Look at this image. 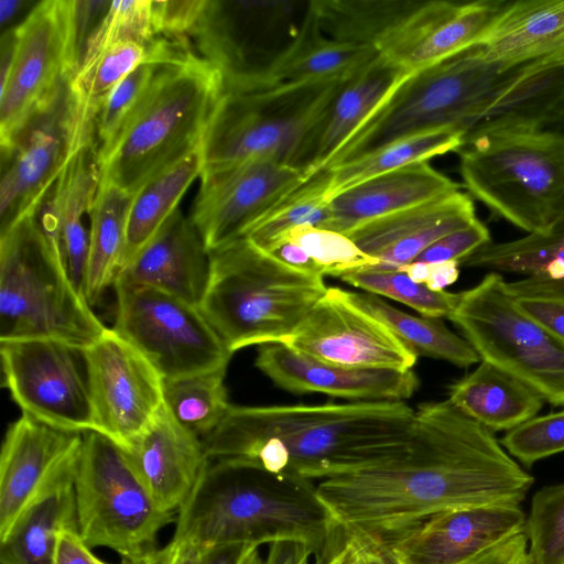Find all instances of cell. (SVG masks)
I'll return each instance as SVG.
<instances>
[{"mask_svg": "<svg viewBox=\"0 0 564 564\" xmlns=\"http://www.w3.org/2000/svg\"><path fill=\"white\" fill-rule=\"evenodd\" d=\"M448 318L481 360L564 406V343L518 306L500 273L462 292Z\"/></svg>", "mask_w": 564, "mask_h": 564, "instance_id": "11", "label": "cell"}, {"mask_svg": "<svg viewBox=\"0 0 564 564\" xmlns=\"http://www.w3.org/2000/svg\"><path fill=\"white\" fill-rule=\"evenodd\" d=\"M159 37L153 0L110 1L84 45L78 68L116 42L131 39L150 43Z\"/></svg>", "mask_w": 564, "mask_h": 564, "instance_id": "43", "label": "cell"}, {"mask_svg": "<svg viewBox=\"0 0 564 564\" xmlns=\"http://www.w3.org/2000/svg\"><path fill=\"white\" fill-rule=\"evenodd\" d=\"M9 75L0 84V145L8 149L78 68L75 0L37 2L15 28Z\"/></svg>", "mask_w": 564, "mask_h": 564, "instance_id": "12", "label": "cell"}, {"mask_svg": "<svg viewBox=\"0 0 564 564\" xmlns=\"http://www.w3.org/2000/svg\"><path fill=\"white\" fill-rule=\"evenodd\" d=\"M113 329L156 368L164 380L227 369L232 354L199 306L167 292L115 282Z\"/></svg>", "mask_w": 564, "mask_h": 564, "instance_id": "13", "label": "cell"}, {"mask_svg": "<svg viewBox=\"0 0 564 564\" xmlns=\"http://www.w3.org/2000/svg\"><path fill=\"white\" fill-rule=\"evenodd\" d=\"M227 369L164 380V404L171 415L202 440L223 421L231 404L225 386Z\"/></svg>", "mask_w": 564, "mask_h": 564, "instance_id": "41", "label": "cell"}, {"mask_svg": "<svg viewBox=\"0 0 564 564\" xmlns=\"http://www.w3.org/2000/svg\"><path fill=\"white\" fill-rule=\"evenodd\" d=\"M312 174L265 158L202 173L188 218L212 252L243 238Z\"/></svg>", "mask_w": 564, "mask_h": 564, "instance_id": "15", "label": "cell"}, {"mask_svg": "<svg viewBox=\"0 0 564 564\" xmlns=\"http://www.w3.org/2000/svg\"><path fill=\"white\" fill-rule=\"evenodd\" d=\"M460 264L523 275V279L507 282L513 297H564V223L546 234H529L511 241L489 242Z\"/></svg>", "mask_w": 564, "mask_h": 564, "instance_id": "31", "label": "cell"}, {"mask_svg": "<svg viewBox=\"0 0 564 564\" xmlns=\"http://www.w3.org/2000/svg\"><path fill=\"white\" fill-rule=\"evenodd\" d=\"M505 2L420 1L377 52L408 73L427 67L477 44Z\"/></svg>", "mask_w": 564, "mask_h": 564, "instance_id": "21", "label": "cell"}, {"mask_svg": "<svg viewBox=\"0 0 564 564\" xmlns=\"http://www.w3.org/2000/svg\"><path fill=\"white\" fill-rule=\"evenodd\" d=\"M408 276L416 283L424 284L427 276V263L412 262L400 268Z\"/></svg>", "mask_w": 564, "mask_h": 564, "instance_id": "59", "label": "cell"}, {"mask_svg": "<svg viewBox=\"0 0 564 564\" xmlns=\"http://www.w3.org/2000/svg\"><path fill=\"white\" fill-rule=\"evenodd\" d=\"M147 63L127 75L112 90L98 113L95 128L97 152L108 148L144 96L158 67Z\"/></svg>", "mask_w": 564, "mask_h": 564, "instance_id": "46", "label": "cell"}, {"mask_svg": "<svg viewBox=\"0 0 564 564\" xmlns=\"http://www.w3.org/2000/svg\"><path fill=\"white\" fill-rule=\"evenodd\" d=\"M350 534L358 564H401L388 543L377 534L358 529H345Z\"/></svg>", "mask_w": 564, "mask_h": 564, "instance_id": "52", "label": "cell"}, {"mask_svg": "<svg viewBox=\"0 0 564 564\" xmlns=\"http://www.w3.org/2000/svg\"><path fill=\"white\" fill-rule=\"evenodd\" d=\"M191 54L187 44L178 39L161 36L150 43L128 39L83 64L67 83L74 153L95 143L98 113L127 75L147 63L169 64Z\"/></svg>", "mask_w": 564, "mask_h": 564, "instance_id": "26", "label": "cell"}, {"mask_svg": "<svg viewBox=\"0 0 564 564\" xmlns=\"http://www.w3.org/2000/svg\"><path fill=\"white\" fill-rule=\"evenodd\" d=\"M124 451L150 496L165 512L180 509L209 460L203 440L182 426L165 404Z\"/></svg>", "mask_w": 564, "mask_h": 564, "instance_id": "25", "label": "cell"}, {"mask_svg": "<svg viewBox=\"0 0 564 564\" xmlns=\"http://www.w3.org/2000/svg\"><path fill=\"white\" fill-rule=\"evenodd\" d=\"M477 219L470 195L460 191L357 225L346 235L381 270H398L443 236Z\"/></svg>", "mask_w": 564, "mask_h": 564, "instance_id": "23", "label": "cell"}, {"mask_svg": "<svg viewBox=\"0 0 564 564\" xmlns=\"http://www.w3.org/2000/svg\"><path fill=\"white\" fill-rule=\"evenodd\" d=\"M74 486L83 540L90 549L116 551L126 563L155 551L158 533L173 521V512L156 506L126 451L100 433H83Z\"/></svg>", "mask_w": 564, "mask_h": 564, "instance_id": "10", "label": "cell"}, {"mask_svg": "<svg viewBox=\"0 0 564 564\" xmlns=\"http://www.w3.org/2000/svg\"><path fill=\"white\" fill-rule=\"evenodd\" d=\"M459 191V185L427 162L365 180L328 198L332 229L346 234L365 221Z\"/></svg>", "mask_w": 564, "mask_h": 564, "instance_id": "29", "label": "cell"}, {"mask_svg": "<svg viewBox=\"0 0 564 564\" xmlns=\"http://www.w3.org/2000/svg\"><path fill=\"white\" fill-rule=\"evenodd\" d=\"M415 410L404 401L232 405L203 444L209 460L326 479L387 460L408 445Z\"/></svg>", "mask_w": 564, "mask_h": 564, "instance_id": "2", "label": "cell"}, {"mask_svg": "<svg viewBox=\"0 0 564 564\" xmlns=\"http://www.w3.org/2000/svg\"><path fill=\"white\" fill-rule=\"evenodd\" d=\"M518 306L564 343V297L518 296Z\"/></svg>", "mask_w": 564, "mask_h": 564, "instance_id": "49", "label": "cell"}, {"mask_svg": "<svg viewBox=\"0 0 564 564\" xmlns=\"http://www.w3.org/2000/svg\"><path fill=\"white\" fill-rule=\"evenodd\" d=\"M447 400L492 432L510 431L534 417L545 401L534 389L485 360L451 384Z\"/></svg>", "mask_w": 564, "mask_h": 564, "instance_id": "33", "label": "cell"}, {"mask_svg": "<svg viewBox=\"0 0 564 564\" xmlns=\"http://www.w3.org/2000/svg\"><path fill=\"white\" fill-rule=\"evenodd\" d=\"M132 196L112 185H99L89 220V256L84 294L94 305L113 285L126 243Z\"/></svg>", "mask_w": 564, "mask_h": 564, "instance_id": "36", "label": "cell"}, {"mask_svg": "<svg viewBox=\"0 0 564 564\" xmlns=\"http://www.w3.org/2000/svg\"><path fill=\"white\" fill-rule=\"evenodd\" d=\"M330 169L314 172L294 191L280 200L243 238L267 250L291 229L310 225L332 229L333 216L328 204Z\"/></svg>", "mask_w": 564, "mask_h": 564, "instance_id": "40", "label": "cell"}, {"mask_svg": "<svg viewBox=\"0 0 564 564\" xmlns=\"http://www.w3.org/2000/svg\"><path fill=\"white\" fill-rule=\"evenodd\" d=\"M200 171L202 160L197 151L149 181L132 196L119 271L177 209L181 198L193 181L199 177Z\"/></svg>", "mask_w": 564, "mask_h": 564, "instance_id": "37", "label": "cell"}, {"mask_svg": "<svg viewBox=\"0 0 564 564\" xmlns=\"http://www.w3.org/2000/svg\"><path fill=\"white\" fill-rule=\"evenodd\" d=\"M491 242L487 226L476 219L470 225L449 232L429 246L414 262H462L482 246Z\"/></svg>", "mask_w": 564, "mask_h": 564, "instance_id": "48", "label": "cell"}, {"mask_svg": "<svg viewBox=\"0 0 564 564\" xmlns=\"http://www.w3.org/2000/svg\"><path fill=\"white\" fill-rule=\"evenodd\" d=\"M130 564H151L150 562V558H149V555L142 557V558H139Z\"/></svg>", "mask_w": 564, "mask_h": 564, "instance_id": "60", "label": "cell"}, {"mask_svg": "<svg viewBox=\"0 0 564 564\" xmlns=\"http://www.w3.org/2000/svg\"><path fill=\"white\" fill-rule=\"evenodd\" d=\"M519 65L486 58L478 45L409 73L329 159L333 169L395 141L457 127L466 135L486 118ZM466 138V137H465Z\"/></svg>", "mask_w": 564, "mask_h": 564, "instance_id": "5", "label": "cell"}, {"mask_svg": "<svg viewBox=\"0 0 564 564\" xmlns=\"http://www.w3.org/2000/svg\"><path fill=\"white\" fill-rule=\"evenodd\" d=\"M199 308L227 349L283 343L326 294L323 276L295 270L247 238L209 252Z\"/></svg>", "mask_w": 564, "mask_h": 564, "instance_id": "6", "label": "cell"}, {"mask_svg": "<svg viewBox=\"0 0 564 564\" xmlns=\"http://www.w3.org/2000/svg\"><path fill=\"white\" fill-rule=\"evenodd\" d=\"M108 328L72 282L35 212L0 234V341L46 339L85 350Z\"/></svg>", "mask_w": 564, "mask_h": 564, "instance_id": "8", "label": "cell"}, {"mask_svg": "<svg viewBox=\"0 0 564 564\" xmlns=\"http://www.w3.org/2000/svg\"><path fill=\"white\" fill-rule=\"evenodd\" d=\"M465 137L466 132L460 128H441L395 141L361 159L333 167L328 198L370 177L458 152L465 144Z\"/></svg>", "mask_w": 564, "mask_h": 564, "instance_id": "38", "label": "cell"}, {"mask_svg": "<svg viewBox=\"0 0 564 564\" xmlns=\"http://www.w3.org/2000/svg\"><path fill=\"white\" fill-rule=\"evenodd\" d=\"M263 251L295 270L324 276L322 268L300 246L288 239H280Z\"/></svg>", "mask_w": 564, "mask_h": 564, "instance_id": "53", "label": "cell"}, {"mask_svg": "<svg viewBox=\"0 0 564 564\" xmlns=\"http://www.w3.org/2000/svg\"><path fill=\"white\" fill-rule=\"evenodd\" d=\"M467 192L528 234L564 223V133L510 129L467 140L458 151Z\"/></svg>", "mask_w": 564, "mask_h": 564, "instance_id": "9", "label": "cell"}, {"mask_svg": "<svg viewBox=\"0 0 564 564\" xmlns=\"http://www.w3.org/2000/svg\"><path fill=\"white\" fill-rule=\"evenodd\" d=\"M76 473L43 494L0 540V564H52L57 532L77 528Z\"/></svg>", "mask_w": 564, "mask_h": 564, "instance_id": "34", "label": "cell"}, {"mask_svg": "<svg viewBox=\"0 0 564 564\" xmlns=\"http://www.w3.org/2000/svg\"><path fill=\"white\" fill-rule=\"evenodd\" d=\"M3 384L21 412L52 426L97 432L84 352L46 339L0 341Z\"/></svg>", "mask_w": 564, "mask_h": 564, "instance_id": "14", "label": "cell"}, {"mask_svg": "<svg viewBox=\"0 0 564 564\" xmlns=\"http://www.w3.org/2000/svg\"><path fill=\"white\" fill-rule=\"evenodd\" d=\"M339 82L224 86L199 148L200 174L256 158L312 172L319 127Z\"/></svg>", "mask_w": 564, "mask_h": 564, "instance_id": "7", "label": "cell"}, {"mask_svg": "<svg viewBox=\"0 0 564 564\" xmlns=\"http://www.w3.org/2000/svg\"><path fill=\"white\" fill-rule=\"evenodd\" d=\"M83 433L31 415L8 427L0 454V540L43 494L77 471Z\"/></svg>", "mask_w": 564, "mask_h": 564, "instance_id": "19", "label": "cell"}, {"mask_svg": "<svg viewBox=\"0 0 564 564\" xmlns=\"http://www.w3.org/2000/svg\"><path fill=\"white\" fill-rule=\"evenodd\" d=\"M83 352L98 433L126 449L164 405V379L113 328Z\"/></svg>", "mask_w": 564, "mask_h": 564, "instance_id": "16", "label": "cell"}, {"mask_svg": "<svg viewBox=\"0 0 564 564\" xmlns=\"http://www.w3.org/2000/svg\"><path fill=\"white\" fill-rule=\"evenodd\" d=\"M220 72L198 54L161 64L116 139L98 153L99 185L133 196L149 181L199 151L221 95Z\"/></svg>", "mask_w": 564, "mask_h": 564, "instance_id": "4", "label": "cell"}, {"mask_svg": "<svg viewBox=\"0 0 564 564\" xmlns=\"http://www.w3.org/2000/svg\"><path fill=\"white\" fill-rule=\"evenodd\" d=\"M74 154L67 85L1 150L0 234L33 214Z\"/></svg>", "mask_w": 564, "mask_h": 564, "instance_id": "18", "label": "cell"}, {"mask_svg": "<svg viewBox=\"0 0 564 564\" xmlns=\"http://www.w3.org/2000/svg\"><path fill=\"white\" fill-rule=\"evenodd\" d=\"M315 564H358L357 552L347 530L338 528L334 541Z\"/></svg>", "mask_w": 564, "mask_h": 564, "instance_id": "55", "label": "cell"}, {"mask_svg": "<svg viewBox=\"0 0 564 564\" xmlns=\"http://www.w3.org/2000/svg\"><path fill=\"white\" fill-rule=\"evenodd\" d=\"M280 239L300 246L322 268L324 275L339 279L349 271L378 264L346 235L334 230L305 225L291 229Z\"/></svg>", "mask_w": 564, "mask_h": 564, "instance_id": "45", "label": "cell"}, {"mask_svg": "<svg viewBox=\"0 0 564 564\" xmlns=\"http://www.w3.org/2000/svg\"><path fill=\"white\" fill-rule=\"evenodd\" d=\"M477 45L506 67L564 68V0L506 1Z\"/></svg>", "mask_w": 564, "mask_h": 564, "instance_id": "28", "label": "cell"}, {"mask_svg": "<svg viewBox=\"0 0 564 564\" xmlns=\"http://www.w3.org/2000/svg\"><path fill=\"white\" fill-rule=\"evenodd\" d=\"M524 533L533 564H564V482L535 492Z\"/></svg>", "mask_w": 564, "mask_h": 564, "instance_id": "44", "label": "cell"}, {"mask_svg": "<svg viewBox=\"0 0 564 564\" xmlns=\"http://www.w3.org/2000/svg\"><path fill=\"white\" fill-rule=\"evenodd\" d=\"M459 264L457 261L427 263V276L424 284L433 291H445L447 286L457 281Z\"/></svg>", "mask_w": 564, "mask_h": 564, "instance_id": "57", "label": "cell"}, {"mask_svg": "<svg viewBox=\"0 0 564 564\" xmlns=\"http://www.w3.org/2000/svg\"><path fill=\"white\" fill-rule=\"evenodd\" d=\"M263 564H308L312 551L300 543L278 542L269 544Z\"/></svg>", "mask_w": 564, "mask_h": 564, "instance_id": "56", "label": "cell"}, {"mask_svg": "<svg viewBox=\"0 0 564 564\" xmlns=\"http://www.w3.org/2000/svg\"><path fill=\"white\" fill-rule=\"evenodd\" d=\"M421 0H312L323 31L340 42L371 46L381 41Z\"/></svg>", "mask_w": 564, "mask_h": 564, "instance_id": "39", "label": "cell"}, {"mask_svg": "<svg viewBox=\"0 0 564 564\" xmlns=\"http://www.w3.org/2000/svg\"><path fill=\"white\" fill-rule=\"evenodd\" d=\"M532 484L492 431L446 400L417 406L401 453L316 488L339 528L387 538L451 509L520 503Z\"/></svg>", "mask_w": 564, "mask_h": 564, "instance_id": "1", "label": "cell"}, {"mask_svg": "<svg viewBox=\"0 0 564 564\" xmlns=\"http://www.w3.org/2000/svg\"><path fill=\"white\" fill-rule=\"evenodd\" d=\"M377 55L371 46L329 37L308 2L296 33L267 69L265 82L278 85L343 80Z\"/></svg>", "mask_w": 564, "mask_h": 564, "instance_id": "30", "label": "cell"}, {"mask_svg": "<svg viewBox=\"0 0 564 564\" xmlns=\"http://www.w3.org/2000/svg\"><path fill=\"white\" fill-rule=\"evenodd\" d=\"M254 365L275 386L297 394L322 393L359 401H404L419 387V379L412 370L328 364L281 343L261 345Z\"/></svg>", "mask_w": 564, "mask_h": 564, "instance_id": "22", "label": "cell"}, {"mask_svg": "<svg viewBox=\"0 0 564 564\" xmlns=\"http://www.w3.org/2000/svg\"><path fill=\"white\" fill-rule=\"evenodd\" d=\"M343 295L352 305L381 322L417 357L441 359L462 368L480 360L469 341L449 330L441 318L408 314L368 292L343 290Z\"/></svg>", "mask_w": 564, "mask_h": 564, "instance_id": "35", "label": "cell"}, {"mask_svg": "<svg viewBox=\"0 0 564 564\" xmlns=\"http://www.w3.org/2000/svg\"><path fill=\"white\" fill-rule=\"evenodd\" d=\"M408 74L378 54L339 82L319 127L312 172L325 167L337 150Z\"/></svg>", "mask_w": 564, "mask_h": 564, "instance_id": "32", "label": "cell"}, {"mask_svg": "<svg viewBox=\"0 0 564 564\" xmlns=\"http://www.w3.org/2000/svg\"><path fill=\"white\" fill-rule=\"evenodd\" d=\"M204 547L173 538L167 545L150 553L149 558L151 564H200Z\"/></svg>", "mask_w": 564, "mask_h": 564, "instance_id": "54", "label": "cell"}, {"mask_svg": "<svg viewBox=\"0 0 564 564\" xmlns=\"http://www.w3.org/2000/svg\"><path fill=\"white\" fill-rule=\"evenodd\" d=\"M28 2L25 0H0L1 26L10 23Z\"/></svg>", "mask_w": 564, "mask_h": 564, "instance_id": "58", "label": "cell"}, {"mask_svg": "<svg viewBox=\"0 0 564 564\" xmlns=\"http://www.w3.org/2000/svg\"><path fill=\"white\" fill-rule=\"evenodd\" d=\"M500 443L527 466L564 452V411L534 416L508 431Z\"/></svg>", "mask_w": 564, "mask_h": 564, "instance_id": "47", "label": "cell"}, {"mask_svg": "<svg viewBox=\"0 0 564 564\" xmlns=\"http://www.w3.org/2000/svg\"><path fill=\"white\" fill-rule=\"evenodd\" d=\"M99 182L98 153L91 143L72 155L35 209L40 227L62 253L72 282L83 294L89 256L84 220L90 215Z\"/></svg>", "mask_w": 564, "mask_h": 564, "instance_id": "24", "label": "cell"}, {"mask_svg": "<svg viewBox=\"0 0 564 564\" xmlns=\"http://www.w3.org/2000/svg\"><path fill=\"white\" fill-rule=\"evenodd\" d=\"M339 279L365 292L401 302L430 318H448L460 299V293L433 291L416 283L399 269L381 270L371 265L349 271Z\"/></svg>", "mask_w": 564, "mask_h": 564, "instance_id": "42", "label": "cell"}, {"mask_svg": "<svg viewBox=\"0 0 564 564\" xmlns=\"http://www.w3.org/2000/svg\"><path fill=\"white\" fill-rule=\"evenodd\" d=\"M209 270V252L202 237L177 208L140 252L120 269L115 282L161 290L199 306Z\"/></svg>", "mask_w": 564, "mask_h": 564, "instance_id": "27", "label": "cell"}, {"mask_svg": "<svg viewBox=\"0 0 564 564\" xmlns=\"http://www.w3.org/2000/svg\"><path fill=\"white\" fill-rule=\"evenodd\" d=\"M52 564H108L97 557L80 536L77 528L57 532ZM130 564V563H126Z\"/></svg>", "mask_w": 564, "mask_h": 564, "instance_id": "51", "label": "cell"}, {"mask_svg": "<svg viewBox=\"0 0 564 564\" xmlns=\"http://www.w3.org/2000/svg\"><path fill=\"white\" fill-rule=\"evenodd\" d=\"M463 564H533V562L523 531L499 542Z\"/></svg>", "mask_w": 564, "mask_h": 564, "instance_id": "50", "label": "cell"}, {"mask_svg": "<svg viewBox=\"0 0 564 564\" xmlns=\"http://www.w3.org/2000/svg\"><path fill=\"white\" fill-rule=\"evenodd\" d=\"M524 524L520 503H492L451 509L382 539L401 564H463Z\"/></svg>", "mask_w": 564, "mask_h": 564, "instance_id": "20", "label": "cell"}, {"mask_svg": "<svg viewBox=\"0 0 564 564\" xmlns=\"http://www.w3.org/2000/svg\"><path fill=\"white\" fill-rule=\"evenodd\" d=\"M281 344L350 368L410 371L417 359L381 322L348 302L339 288H328Z\"/></svg>", "mask_w": 564, "mask_h": 564, "instance_id": "17", "label": "cell"}, {"mask_svg": "<svg viewBox=\"0 0 564 564\" xmlns=\"http://www.w3.org/2000/svg\"><path fill=\"white\" fill-rule=\"evenodd\" d=\"M338 528L312 480L251 464L208 460L178 509L173 538L202 546L300 543L318 560Z\"/></svg>", "mask_w": 564, "mask_h": 564, "instance_id": "3", "label": "cell"}]
</instances>
